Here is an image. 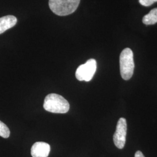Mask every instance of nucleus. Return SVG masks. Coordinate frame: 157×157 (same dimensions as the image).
Wrapping results in <instances>:
<instances>
[{
    "label": "nucleus",
    "instance_id": "f257e3e1",
    "mask_svg": "<svg viewBox=\"0 0 157 157\" xmlns=\"http://www.w3.org/2000/svg\"><path fill=\"white\" fill-rule=\"evenodd\" d=\"M43 107L45 111L56 113H65L69 111V102L61 95L52 93L45 97Z\"/></svg>",
    "mask_w": 157,
    "mask_h": 157
},
{
    "label": "nucleus",
    "instance_id": "6e6552de",
    "mask_svg": "<svg viewBox=\"0 0 157 157\" xmlns=\"http://www.w3.org/2000/svg\"><path fill=\"white\" fill-rule=\"evenodd\" d=\"M143 22L147 25H154L157 23V8L152 10L143 18Z\"/></svg>",
    "mask_w": 157,
    "mask_h": 157
},
{
    "label": "nucleus",
    "instance_id": "1a4fd4ad",
    "mask_svg": "<svg viewBox=\"0 0 157 157\" xmlns=\"http://www.w3.org/2000/svg\"><path fill=\"white\" fill-rule=\"evenodd\" d=\"M10 135V130L6 124L0 121V136L3 138H8Z\"/></svg>",
    "mask_w": 157,
    "mask_h": 157
},
{
    "label": "nucleus",
    "instance_id": "f03ea898",
    "mask_svg": "<svg viewBox=\"0 0 157 157\" xmlns=\"http://www.w3.org/2000/svg\"><path fill=\"white\" fill-rule=\"evenodd\" d=\"M80 0H49L51 10L58 16H67L75 11Z\"/></svg>",
    "mask_w": 157,
    "mask_h": 157
},
{
    "label": "nucleus",
    "instance_id": "7ed1b4c3",
    "mask_svg": "<svg viewBox=\"0 0 157 157\" xmlns=\"http://www.w3.org/2000/svg\"><path fill=\"white\" fill-rule=\"evenodd\" d=\"M120 72L122 78L128 80L133 76L135 69L133 53L129 48H124L119 57Z\"/></svg>",
    "mask_w": 157,
    "mask_h": 157
},
{
    "label": "nucleus",
    "instance_id": "39448f33",
    "mask_svg": "<svg viewBox=\"0 0 157 157\" xmlns=\"http://www.w3.org/2000/svg\"><path fill=\"white\" fill-rule=\"evenodd\" d=\"M127 134V122L126 119L121 118L118 121L116 131L113 135V140L116 147L119 149H122L126 143Z\"/></svg>",
    "mask_w": 157,
    "mask_h": 157
},
{
    "label": "nucleus",
    "instance_id": "9d476101",
    "mask_svg": "<svg viewBox=\"0 0 157 157\" xmlns=\"http://www.w3.org/2000/svg\"><path fill=\"white\" fill-rule=\"evenodd\" d=\"M156 2H157V0H139V2L141 5L145 6H151L152 4Z\"/></svg>",
    "mask_w": 157,
    "mask_h": 157
},
{
    "label": "nucleus",
    "instance_id": "423d86ee",
    "mask_svg": "<svg viewBox=\"0 0 157 157\" xmlns=\"http://www.w3.org/2000/svg\"><path fill=\"white\" fill-rule=\"evenodd\" d=\"M50 152V146L45 142H36L31 148L32 157H48Z\"/></svg>",
    "mask_w": 157,
    "mask_h": 157
},
{
    "label": "nucleus",
    "instance_id": "9b49d317",
    "mask_svg": "<svg viewBox=\"0 0 157 157\" xmlns=\"http://www.w3.org/2000/svg\"><path fill=\"white\" fill-rule=\"evenodd\" d=\"M135 157H145L140 151H137L135 153Z\"/></svg>",
    "mask_w": 157,
    "mask_h": 157
},
{
    "label": "nucleus",
    "instance_id": "0eeeda50",
    "mask_svg": "<svg viewBox=\"0 0 157 157\" xmlns=\"http://www.w3.org/2000/svg\"><path fill=\"white\" fill-rule=\"evenodd\" d=\"M17 22V17L12 15H7L0 17V34L9 29L13 27Z\"/></svg>",
    "mask_w": 157,
    "mask_h": 157
},
{
    "label": "nucleus",
    "instance_id": "20e7f679",
    "mask_svg": "<svg viewBox=\"0 0 157 157\" xmlns=\"http://www.w3.org/2000/svg\"><path fill=\"white\" fill-rule=\"evenodd\" d=\"M97 69V62L94 59H90L84 64L78 67L76 71V78L79 81L89 82L94 75Z\"/></svg>",
    "mask_w": 157,
    "mask_h": 157
}]
</instances>
